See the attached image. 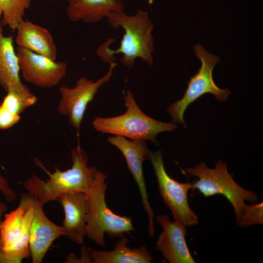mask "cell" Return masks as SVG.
Here are the masks:
<instances>
[{
    "mask_svg": "<svg viewBox=\"0 0 263 263\" xmlns=\"http://www.w3.org/2000/svg\"><path fill=\"white\" fill-rule=\"evenodd\" d=\"M33 215L30 194H21L18 207L5 215L0 226V263H20L30 256Z\"/></svg>",
    "mask_w": 263,
    "mask_h": 263,
    "instance_id": "6",
    "label": "cell"
},
{
    "mask_svg": "<svg viewBox=\"0 0 263 263\" xmlns=\"http://www.w3.org/2000/svg\"><path fill=\"white\" fill-rule=\"evenodd\" d=\"M186 171L197 177L191 183L192 190L197 189L205 197L221 195L228 200L234 208L236 223L246 205L245 201L255 203L258 201L256 193L245 189L234 181L222 160H218L214 168L201 162L193 168H187Z\"/></svg>",
    "mask_w": 263,
    "mask_h": 263,
    "instance_id": "5",
    "label": "cell"
},
{
    "mask_svg": "<svg viewBox=\"0 0 263 263\" xmlns=\"http://www.w3.org/2000/svg\"><path fill=\"white\" fill-rule=\"evenodd\" d=\"M73 165L64 171L57 167L51 173L44 168L49 178L41 179L35 174L23 182L24 188L43 205L51 201H55L61 194L71 191H79L86 193L91 188L98 169L94 167H88V158L85 151L79 146L71 151Z\"/></svg>",
    "mask_w": 263,
    "mask_h": 263,
    "instance_id": "2",
    "label": "cell"
},
{
    "mask_svg": "<svg viewBox=\"0 0 263 263\" xmlns=\"http://www.w3.org/2000/svg\"><path fill=\"white\" fill-rule=\"evenodd\" d=\"M16 53L23 78L35 86L51 88L57 85L66 74L67 65L63 61H56L19 47Z\"/></svg>",
    "mask_w": 263,
    "mask_h": 263,
    "instance_id": "11",
    "label": "cell"
},
{
    "mask_svg": "<svg viewBox=\"0 0 263 263\" xmlns=\"http://www.w3.org/2000/svg\"><path fill=\"white\" fill-rule=\"evenodd\" d=\"M50 0V1H54L55 0Z\"/></svg>",
    "mask_w": 263,
    "mask_h": 263,
    "instance_id": "26",
    "label": "cell"
},
{
    "mask_svg": "<svg viewBox=\"0 0 263 263\" xmlns=\"http://www.w3.org/2000/svg\"><path fill=\"white\" fill-rule=\"evenodd\" d=\"M241 227L263 224V203L246 204L242 216L237 223Z\"/></svg>",
    "mask_w": 263,
    "mask_h": 263,
    "instance_id": "21",
    "label": "cell"
},
{
    "mask_svg": "<svg viewBox=\"0 0 263 263\" xmlns=\"http://www.w3.org/2000/svg\"><path fill=\"white\" fill-rule=\"evenodd\" d=\"M124 100L127 108L125 113L111 117H95L92 125L96 131L132 140H149L155 143L159 133L177 129L175 123L160 121L146 115L138 106L130 90L127 91Z\"/></svg>",
    "mask_w": 263,
    "mask_h": 263,
    "instance_id": "3",
    "label": "cell"
},
{
    "mask_svg": "<svg viewBox=\"0 0 263 263\" xmlns=\"http://www.w3.org/2000/svg\"><path fill=\"white\" fill-rule=\"evenodd\" d=\"M16 30L15 42L18 47L56 60V46L51 33L47 29L23 19Z\"/></svg>",
    "mask_w": 263,
    "mask_h": 263,
    "instance_id": "15",
    "label": "cell"
},
{
    "mask_svg": "<svg viewBox=\"0 0 263 263\" xmlns=\"http://www.w3.org/2000/svg\"><path fill=\"white\" fill-rule=\"evenodd\" d=\"M0 191L8 202H12L16 198V192L11 188L7 180L1 175H0Z\"/></svg>",
    "mask_w": 263,
    "mask_h": 263,
    "instance_id": "23",
    "label": "cell"
},
{
    "mask_svg": "<svg viewBox=\"0 0 263 263\" xmlns=\"http://www.w3.org/2000/svg\"><path fill=\"white\" fill-rule=\"evenodd\" d=\"M20 66L11 36L0 34V86L9 90L25 91L28 87L19 77Z\"/></svg>",
    "mask_w": 263,
    "mask_h": 263,
    "instance_id": "17",
    "label": "cell"
},
{
    "mask_svg": "<svg viewBox=\"0 0 263 263\" xmlns=\"http://www.w3.org/2000/svg\"><path fill=\"white\" fill-rule=\"evenodd\" d=\"M149 161L154 170L160 195L171 211L174 220L186 227L198 225L199 218L190 208L188 201V192L191 189L192 183H180L168 174L160 150L151 152Z\"/></svg>",
    "mask_w": 263,
    "mask_h": 263,
    "instance_id": "8",
    "label": "cell"
},
{
    "mask_svg": "<svg viewBox=\"0 0 263 263\" xmlns=\"http://www.w3.org/2000/svg\"><path fill=\"white\" fill-rule=\"evenodd\" d=\"M107 174L98 170L91 188L86 193L88 203L86 236L102 247L106 246L105 233L111 238H121L134 229L131 218L114 213L107 206Z\"/></svg>",
    "mask_w": 263,
    "mask_h": 263,
    "instance_id": "4",
    "label": "cell"
},
{
    "mask_svg": "<svg viewBox=\"0 0 263 263\" xmlns=\"http://www.w3.org/2000/svg\"><path fill=\"white\" fill-rule=\"evenodd\" d=\"M195 54L200 60L201 65L197 73L188 82V87L182 98L170 104L167 109L172 122L187 125L184 116L188 106L207 94H211L220 101L226 100L230 93L228 89H221L215 84L213 78V70L220 61L217 56L207 52L200 43L193 47Z\"/></svg>",
    "mask_w": 263,
    "mask_h": 263,
    "instance_id": "7",
    "label": "cell"
},
{
    "mask_svg": "<svg viewBox=\"0 0 263 263\" xmlns=\"http://www.w3.org/2000/svg\"><path fill=\"white\" fill-rule=\"evenodd\" d=\"M19 115L16 114L0 104V130L8 129L20 120Z\"/></svg>",
    "mask_w": 263,
    "mask_h": 263,
    "instance_id": "22",
    "label": "cell"
},
{
    "mask_svg": "<svg viewBox=\"0 0 263 263\" xmlns=\"http://www.w3.org/2000/svg\"><path fill=\"white\" fill-rule=\"evenodd\" d=\"M128 239L124 236L116 243L112 251L90 249L94 263H150L153 258L146 247L130 248Z\"/></svg>",
    "mask_w": 263,
    "mask_h": 263,
    "instance_id": "18",
    "label": "cell"
},
{
    "mask_svg": "<svg viewBox=\"0 0 263 263\" xmlns=\"http://www.w3.org/2000/svg\"><path fill=\"white\" fill-rule=\"evenodd\" d=\"M7 206L6 204L0 202V226L2 222V216L7 211Z\"/></svg>",
    "mask_w": 263,
    "mask_h": 263,
    "instance_id": "24",
    "label": "cell"
},
{
    "mask_svg": "<svg viewBox=\"0 0 263 263\" xmlns=\"http://www.w3.org/2000/svg\"><path fill=\"white\" fill-rule=\"evenodd\" d=\"M30 201L33 209L29 234L30 256L33 263H41L53 242L64 235V232L62 226L56 225L47 217L43 205L31 194Z\"/></svg>",
    "mask_w": 263,
    "mask_h": 263,
    "instance_id": "13",
    "label": "cell"
},
{
    "mask_svg": "<svg viewBox=\"0 0 263 263\" xmlns=\"http://www.w3.org/2000/svg\"><path fill=\"white\" fill-rule=\"evenodd\" d=\"M64 212L62 226L64 235L72 242L83 244L86 236L88 203L85 193L79 191L65 192L56 199Z\"/></svg>",
    "mask_w": 263,
    "mask_h": 263,
    "instance_id": "14",
    "label": "cell"
},
{
    "mask_svg": "<svg viewBox=\"0 0 263 263\" xmlns=\"http://www.w3.org/2000/svg\"><path fill=\"white\" fill-rule=\"evenodd\" d=\"M108 141L116 147L123 154L128 169L137 184L141 195L143 207L149 218L148 232L152 237L155 232L153 219L155 214L149 201L143 170L144 160H150L151 151L146 140H130L120 135L108 137Z\"/></svg>",
    "mask_w": 263,
    "mask_h": 263,
    "instance_id": "10",
    "label": "cell"
},
{
    "mask_svg": "<svg viewBox=\"0 0 263 263\" xmlns=\"http://www.w3.org/2000/svg\"><path fill=\"white\" fill-rule=\"evenodd\" d=\"M2 12L1 8V7L0 6V19L1 17L2 16ZM2 29L1 23H0V34H2Z\"/></svg>",
    "mask_w": 263,
    "mask_h": 263,
    "instance_id": "25",
    "label": "cell"
},
{
    "mask_svg": "<svg viewBox=\"0 0 263 263\" xmlns=\"http://www.w3.org/2000/svg\"><path fill=\"white\" fill-rule=\"evenodd\" d=\"M116 65L115 62L110 63L107 73L95 81L82 76L77 80L74 87L59 88L61 99L58 105V111L68 117L69 124L77 131L88 104L93 100L99 89L111 80Z\"/></svg>",
    "mask_w": 263,
    "mask_h": 263,
    "instance_id": "9",
    "label": "cell"
},
{
    "mask_svg": "<svg viewBox=\"0 0 263 263\" xmlns=\"http://www.w3.org/2000/svg\"><path fill=\"white\" fill-rule=\"evenodd\" d=\"M162 232L156 243V249L170 263H195L186 241V226L166 214L155 216Z\"/></svg>",
    "mask_w": 263,
    "mask_h": 263,
    "instance_id": "12",
    "label": "cell"
},
{
    "mask_svg": "<svg viewBox=\"0 0 263 263\" xmlns=\"http://www.w3.org/2000/svg\"><path fill=\"white\" fill-rule=\"evenodd\" d=\"M67 15L74 22L96 23L113 12L123 11L121 0H66Z\"/></svg>",
    "mask_w": 263,
    "mask_h": 263,
    "instance_id": "16",
    "label": "cell"
},
{
    "mask_svg": "<svg viewBox=\"0 0 263 263\" xmlns=\"http://www.w3.org/2000/svg\"><path fill=\"white\" fill-rule=\"evenodd\" d=\"M38 101L37 96L30 89L25 91L9 90L3 97L1 104L11 112L18 115Z\"/></svg>",
    "mask_w": 263,
    "mask_h": 263,
    "instance_id": "20",
    "label": "cell"
},
{
    "mask_svg": "<svg viewBox=\"0 0 263 263\" xmlns=\"http://www.w3.org/2000/svg\"><path fill=\"white\" fill-rule=\"evenodd\" d=\"M106 18L112 27H121L124 34L119 47L115 50L109 48V39L99 46L96 52L102 61L109 63L113 62L114 56L120 54V62L129 68L134 65L138 58L152 65V54L155 49L151 35L154 25L148 13L139 9L135 14L130 16L124 11H116L109 14Z\"/></svg>",
    "mask_w": 263,
    "mask_h": 263,
    "instance_id": "1",
    "label": "cell"
},
{
    "mask_svg": "<svg viewBox=\"0 0 263 263\" xmlns=\"http://www.w3.org/2000/svg\"><path fill=\"white\" fill-rule=\"evenodd\" d=\"M32 0H0L2 24L15 31L19 23L24 19L25 11L29 7Z\"/></svg>",
    "mask_w": 263,
    "mask_h": 263,
    "instance_id": "19",
    "label": "cell"
}]
</instances>
